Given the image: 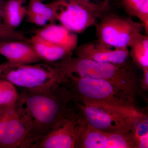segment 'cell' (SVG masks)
I'll use <instances>...</instances> for the list:
<instances>
[{
    "label": "cell",
    "mask_w": 148,
    "mask_h": 148,
    "mask_svg": "<svg viewBox=\"0 0 148 148\" xmlns=\"http://www.w3.org/2000/svg\"><path fill=\"white\" fill-rule=\"evenodd\" d=\"M75 103L68 83L48 90L22 89L17 103L28 126L26 140L21 148H35L52 129L77 112L72 106Z\"/></svg>",
    "instance_id": "6da1fadb"
},
{
    "label": "cell",
    "mask_w": 148,
    "mask_h": 148,
    "mask_svg": "<svg viewBox=\"0 0 148 148\" xmlns=\"http://www.w3.org/2000/svg\"><path fill=\"white\" fill-rule=\"evenodd\" d=\"M51 64L61 69L66 75L108 81L135 99L140 91V79L132 62L114 64L72 55Z\"/></svg>",
    "instance_id": "7a4b0ae2"
},
{
    "label": "cell",
    "mask_w": 148,
    "mask_h": 148,
    "mask_svg": "<svg viewBox=\"0 0 148 148\" xmlns=\"http://www.w3.org/2000/svg\"><path fill=\"white\" fill-rule=\"evenodd\" d=\"M75 105L88 124L108 133H130L147 115L136 107L123 108L80 103H75Z\"/></svg>",
    "instance_id": "3957f363"
},
{
    "label": "cell",
    "mask_w": 148,
    "mask_h": 148,
    "mask_svg": "<svg viewBox=\"0 0 148 148\" xmlns=\"http://www.w3.org/2000/svg\"><path fill=\"white\" fill-rule=\"evenodd\" d=\"M3 63L0 78L22 89L48 90L68 82V77L58 67L49 63Z\"/></svg>",
    "instance_id": "277c9868"
},
{
    "label": "cell",
    "mask_w": 148,
    "mask_h": 148,
    "mask_svg": "<svg viewBox=\"0 0 148 148\" xmlns=\"http://www.w3.org/2000/svg\"><path fill=\"white\" fill-rule=\"evenodd\" d=\"M75 103L136 107V99L105 80L66 75Z\"/></svg>",
    "instance_id": "5b68a950"
},
{
    "label": "cell",
    "mask_w": 148,
    "mask_h": 148,
    "mask_svg": "<svg viewBox=\"0 0 148 148\" xmlns=\"http://www.w3.org/2000/svg\"><path fill=\"white\" fill-rule=\"evenodd\" d=\"M96 24L97 40L115 48L128 47L132 40L144 30L141 23L131 16H123L109 12Z\"/></svg>",
    "instance_id": "8992f818"
},
{
    "label": "cell",
    "mask_w": 148,
    "mask_h": 148,
    "mask_svg": "<svg viewBox=\"0 0 148 148\" xmlns=\"http://www.w3.org/2000/svg\"><path fill=\"white\" fill-rule=\"evenodd\" d=\"M50 3L56 21L75 34L82 33L96 25L109 12L78 0H54Z\"/></svg>",
    "instance_id": "52a82bcc"
},
{
    "label": "cell",
    "mask_w": 148,
    "mask_h": 148,
    "mask_svg": "<svg viewBox=\"0 0 148 148\" xmlns=\"http://www.w3.org/2000/svg\"><path fill=\"white\" fill-rule=\"evenodd\" d=\"M28 132V125L16 101L5 106L0 116V148H21Z\"/></svg>",
    "instance_id": "ba28073f"
},
{
    "label": "cell",
    "mask_w": 148,
    "mask_h": 148,
    "mask_svg": "<svg viewBox=\"0 0 148 148\" xmlns=\"http://www.w3.org/2000/svg\"><path fill=\"white\" fill-rule=\"evenodd\" d=\"M86 124L83 116L77 110L74 116L54 127L40 140L35 148H75Z\"/></svg>",
    "instance_id": "9c48e42d"
},
{
    "label": "cell",
    "mask_w": 148,
    "mask_h": 148,
    "mask_svg": "<svg viewBox=\"0 0 148 148\" xmlns=\"http://www.w3.org/2000/svg\"><path fill=\"white\" fill-rule=\"evenodd\" d=\"M74 51L77 57L98 62L116 64L132 62L128 47H113L97 40L77 46Z\"/></svg>",
    "instance_id": "30bf717a"
},
{
    "label": "cell",
    "mask_w": 148,
    "mask_h": 148,
    "mask_svg": "<svg viewBox=\"0 0 148 148\" xmlns=\"http://www.w3.org/2000/svg\"><path fill=\"white\" fill-rule=\"evenodd\" d=\"M0 55L12 64H32L41 61L29 41H0Z\"/></svg>",
    "instance_id": "8fae6325"
},
{
    "label": "cell",
    "mask_w": 148,
    "mask_h": 148,
    "mask_svg": "<svg viewBox=\"0 0 148 148\" xmlns=\"http://www.w3.org/2000/svg\"><path fill=\"white\" fill-rule=\"evenodd\" d=\"M35 34L56 45L66 49L73 53L77 46L76 34L71 32L62 25L50 24L35 31Z\"/></svg>",
    "instance_id": "7c38bea8"
},
{
    "label": "cell",
    "mask_w": 148,
    "mask_h": 148,
    "mask_svg": "<svg viewBox=\"0 0 148 148\" xmlns=\"http://www.w3.org/2000/svg\"><path fill=\"white\" fill-rule=\"evenodd\" d=\"M29 42L41 61L46 63H55L73 54L66 49L53 44L35 34L29 39Z\"/></svg>",
    "instance_id": "4fadbf2b"
},
{
    "label": "cell",
    "mask_w": 148,
    "mask_h": 148,
    "mask_svg": "<svg viewBox=\"0 0 148 148\" xmlns=\"http://www.w3.org/2000/svg\"><path fill=\"white\" fill-rule=\"evenodd\" d=\"M26 0H6L0 9L3 24L10 29L16 30L26 17Z\"/></svg>",
    "instance_id": "5bb4252c"
},
{
    "label": "cell",
    "mask_w": 148,
    "mask_h": 148,
    "mask_svg": "<svg viewBox=\"0 0 148 148\" xmlns=\"http://www.w3.org/2000/svg\"><path fill=\"white\" fill-rule=\"evenodd\" d=\"M110 134L92 127L87 123L75 148H109Z\"/></svg>",
    "instance_id": "9a60e30c"
},
{
    "label": "cell",
    "mask_w": 148,
    "mask_h": 148,
    "mask_svg": "<svg viewBox=\"0 0 148 148\" xmlns=\"http://www.w3.org/2000/svg\"><path fill=\"white\" fill-rule=\"evenodd\" d=\"M128 47L130 59L136 67L144 71L148 69V36L142 33L133 38Z\"/></svg>",
    "instance_id": "2e32d148"
},
{
    "label": "cell",
    "mask_w": 148,
    "mask_h": 148,
    "mask_svg": "<svg viewBox=\"0 0 148 148\" xmlns=\"http://www.w3.org/2000/svg\"><path fill=\"white\" fill-rule=\"evenodd\" d=\"M119 4L127 15L141 21L145 34H148V0H119Z\"/></svg>",
    "instance_id": "e0dca14e"
},
{
    "label": "cell",
    "mask_w": 148,
    "mask_h": 148,
    "mask_svg": "<svg viewBox=\"0 0 148 148\" xmlns=\"http://www.w3.org/2000/svg\"><path fill=\"white\" fill-rule=\"evenodd\" d=\"M148 116H146L133 127L131 137L135 148H147Z\"/></svg>",
    "instance_id": "ac0fdd59"
},
{
    "label": "cell",
    "mask_w": 148,
    "mask_h": 148,
    "mask_svg": "<svg viewBox=\"0 0 148 148\" xmlns=\"http://www.w3.org/2000/svg\"><path fill=\"white\" fill-rule=\"evenodd\" d=\"M27 11L44 17L53 24L56 21L54 10L50 3L45 4L38 0H29L27 5Z\"/></svg>",
    "instance_id": "d6986e66"
},
{
    "label": "cell",
    "mask_w": 148,
    "mask_h": 148,
    "mask_svg": "<svg viewBox=\"0 0 148 148\" xmlns=\"http://www.w3.org/2000/svg\"><path fill=\"white\" fill-rule=\"evenodd\" d=\"M18 97V93L15 86L8 81L0 79V106L14 104Z\"/></svg>",
    "instance_id": "ffe728a7"
},
{
    "label": "cell",
    "mask_w": 148,
    "mask_h": 148,
    "mask_svg": "<svg viewBox=\"0 0 148 148\" xmlns=\"http://www.w3.org/2000/svg\"><path fill=\"white\" fill-rule=\"evenodd\" d=\"M0 40H23L29 41L23 33L10 29L0 21Z\"/></svg>",
    "instance_id": "44dd1931"
},
{
    "label": "cell",
    "mask_w": 148,
    "mask_h": 148,
    "mask_svg": "<svg viewBox=\"0 0 148 148\" xmlns=\"http://www.w3.org/2000/svg\"><path fill=\"white\" fill-rule=\"evenodd\" d=\"M107 12L112 11L117 0H78Z\"/></svg>",
    "instance_id": "7402d4cb"
},
{
    "label": "cell",
    "mask_w": 148,
    "mask_h": 148,
    "mask_svg": "<svg viewBox=\"0 0 148 148\" xmlns=\"http://www.w3.org/2000/svg\"><path fill=\"white\" fill-rule=\"evenodd\" d=\"M25 17L28 22L39 27H45L49 22L47 19L44 17L29 12H27Z\"/></svg>",
    "instance_id": "603a6c76"
},
{
    "label": "cell",
    "mask_w": 148,
    "mask_h": 148,
    "mask_svg": "<svg viewBox=\"0 0 148 148\" xmlns=\"http://www.w3.org/2000/svg\"><path fill=\"white\" fill-rule=\"evenodd\" d=\"M140 88L145 91L148 90V69L143 71V75L140 79Z\"/></svg>",
    "instance_id": "cb8c5ba5"
},
{
    "label": "cell",
    "mask_w": 148,
    "mask_h": 148,
    "mask_svg": "<svg viewBox=\"0 0 148 148\" xmlns=\"http://www.w3.org/2000/svg\"><path fill=\"white\" fill-rule=\"evenodd\" d=\"M5 106H0V116L4 110Z\"/></svg>",
    "instance_id": "d4e9b609"
},
{
    "label": "cell",
    "mask_w": 148,
    "mask_h": 148,
    "mask_svg": "<svg viewBox=\"0 0 148 148\" xmlns=\"http://www.w3.org/2000/svg\"><path fill=\"white\" fill-rule=\"evenodd\" d=\"M6 0H0V9L2 8Z\"/></svg>",
    "instance_id": "484cf974"
},
{
    "label": "cell",
    "mask_w": 148,
    "mask_h": 148,
    "mask_svg": "<svg viewBox=\"0 0 148 148\" xmlns=\"http://www.w3.org/2000/svg\"><path fill=\"white\" fill-rule=\"evenodd\" d=\"M3 66V63L0 64V76H1V73L2 71Z\"/></svg>",
    "instance_id": "4316f807"
},
{
    "label": "cell",
    "mask_w": 148,
    "mask_h": 148,
    "mask_svg": "<svg viewBox=\"0 0 148 148\" xmlns=\"http://www.w3.org/2000/svg\"><path fill=\"white\" fill-rule=\"evenodd\" d=\"M38 1H44V0H38Z\"/></svg>",
    "instance_id": "83f0119b"
}]
</instances>
